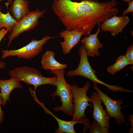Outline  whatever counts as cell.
I'll return each instance as SVG.
<instances>
[{"instance_id":"6da1fadb","label":"cell","mask_w":133,"mask_h":133,"mask_svg":"<svg viewBox=\"0 0 133 133\" xmlns=\"http://www.w3.org/2000/svg\"><path fill=\"white\" fill-rule=\"evenodd\" d=\"M115 1L99 2L97 0H54V14L67 30H75L88 36L95 26L118 12Z\"/></svg>"},{"instance_id":"7a4b0ae2","label":"cell","mask_w":133,"mask_h":133,"mask_svg":"<svg viewBox=\"0 0 133 133\" xmlns=\"http://www.w3.org/2000/svg\"><path fill=\"white\" fill-rule=\"evenodd\" d=\"M51 73L56 75L57 77L55 91L50 94L53 98L57 96L60 98L62 104L60 106L55 107L53 109L55 112L61 111L66 114L73 117L74 112V107L73 102L72 93L70 85L66 81L64 76V69L57 70H50Z\"/></svg>"},{"instance_id":"3957f363","label":"cell","mask_w":133,"mask_h":133,"mask_svg":"<svg viewBox=\"0 0 133 133\" xmlns=\"http://www.w3.org/2000/svg\"><path fill=\"white\" fill-rule=\"evenodd\" d=\"M78 52L80 57L79 65L76 69L68 72L67 73V75L70 76H82L94 83H100L106 86L110 91L116 92H121L127 93L128 92L129 90L128 89L116 85L108 84L99 79L95 74V71L93 69L89 62L87 52L83 44L82 43L80 47Z\"/></svg>"},{"instance_id":"277c9868","label":"cell","mask_w":133,"mask_h":133,"mask_svg":"<svg viewBox=\"0 0 133 133\" xmlns=\"http://www.w3.org/2000/svg\"><path fill=\"white\" fill-rule=\"evenodd\" d=\"M11 77L19 79L29 85H33L35 91L40 85L49 84L56 86L57 77L56 75L51 78L43 76L38 70L30 67L23 66L18 67L8 71Z\"/></svg>"},{"instance_id":"5b68a950","label":"cell","mask_w":133,"mask_h":133,"mask_svg":"<svg viewBox=\"0 0 133 133\" xmlns=\"http://www.w3.org/2000/svg\"><path fill=\"white\" fill-rule=\"evenodd\" d=\"M46 35L39 40H32L28 44L20 49L8 50H2L1 58L3 59L10 56H17L20 59H29L34 57L42 51L43 45L50 39L56 37Z\"/></svg>"},{"instance_id":"8992f818","label":"cell","mask_w":133,"mask_h":133,"mask_svg":"<svg viewBox=\"0 0 133 133\" xmlns=\"http://www.w3.org/2000/svg\"><path fill=\"white\" fill-rule=\"evenodd\" d=\"M90 86V84L87 82L82 88L79 87L74 84L70 85L73 97L74 103V110L72 120L78 121L85 116V113L86 109L88 106L92 107L90 97L87 95V93Z\"/></svg>"},{"instance_id":"52a82bcc","label":"cell","mask_w":133,"mask_h":133,"mask_svg":"<svg viewBox=\"0 0 133 133\" xmlns=\"http://www.w3.org/2000/svg\"><path fill=\"white\" fill-rule=\"evenodd\" d=\"M45 10L41 11L37 9L35 11L30 12L22 19L17 21L12 31L8 36V47L10 46L12 40L17 37L21 33L34 28L39 24L38 20L45 14Z\"/></svg>"},{"instance_id":"ba28073f","label":"cell","mask_w":133,"mask_h":133,"mask_svg":"<svg viewBox=\"0 0 133 133\" xmlns=\"http://www.w3.org/2000/svg\"><path fill=\"white\" fill-rule=\"evenodd\" d=\"M94 88L99 95L102 101L105 105L107 115L111 118H114L116 123L119 125L126 122L125 116L121 111V105L123 100L119 99L117 101L110 98L102 92L98 87L97 83H94Z\"/></svg>"},{"instance_id":"9c48e42d","label":"cell","mask_w":133,"mask_h":133,"mask_svg":"<svg viewBox=\"0 0 133 133\" xmlns=\"http://www.w3.org/2000/svg\"><path fill=\"white\" fill-rule=\"evenodd\" d=\"M90 98L93 107V118L104 128H111L109 122L110 118L107 115L106 110H104L102 101L97 92H93Z\"/></svg>"},{"instance_id":"30bf717a","label":"cell","mask_w":133,"mask_h":133,"mask_svg":"<svg viewBox=\"0 0 133 133\" xmlns=\"http://www.w3.org/2000/svg\"><path fill=\"white\" fill-rule=\"evenodd\" d=\"M130 21L129 17L125 15L120 17L115 15L103 21L100 28L103 31L110 32L112 35L115 36L122 32Z\"/></svg>"},{"instance_id":"8fae6325","label":"cell","mask_w":133,"mask_h":133,"mask_svg":"<svg viewBox=\"0 0 133 133\" xmlns=\"http://www.w3.org/2000/svg\"><path fill=\"white\" fill-rule=\"evenodd\" d=\"M98 24V29L95 33L90 34L88 36H85L80 40L84 45L88 57H94L96 55L99 56L100 54L99 49L103 48V44L101 43L98 37L101 31L100 29V23H99Z\"/></svg>"},{"instance_id":"7c38bea8","label":"cell","mask_w":133,"mask_h":133,"mask_svg":"<svg viewBox=\"0 0 133 133\" xmlns=\"http://www.w3.org/2000/svg\"><path fill=\"white\" fill-rule=\"evenodd\" d=\"M43 108L46 113L51 115L57 122L58 127L55 130V133H75L76 132L74 129V125L78 123H82L84 125L85 128L88 127L90 125L88 119L85 117L83 118L78 121L72 120L69 121H65L57 117L45 106Z\"/></svg>"},{"instance_id":"4fadbf2b","label":"cell","mask_w":133,"mask_h":133,"mask_svg":"<svg viewBox=\"0 0 133 133\" xmlns=\"http://www.w3.org/2000/svg\"><path fill=\"white\" fill-rule=\"evenodd\" d=\"M60 35L64 39V41L60 42L64 55L70 53L72 48L78 44L83 35L82 33L79 31H70L67 29L60 32Z\"/></svg>"},{"instance_id":"5bb4252c","label":"cell","mask_w":133,"mask_h":133,"mask_svg":"<svg viewBox=\"0 0 133 133\" xmlns=\"http://www.w3.org/2000/svg\"><path fill=\"white\" fill-rule=\"evenodd\" d=\"M21 81L19 79L13 77L6 80L0 79V94L3 106H5L8 101H10V95L13 90L22 88Z\"/></svg>"},{"instance_id":"9a60e30c","label":"cell","mask_w":133,"mask_h":133,"mask_svg":"<svg viewBox=\"0 0 133 133\" xmlns=\"http://www.w3.org/2000/svg\"><path fill=\"white\" fill-rule=\"evenodd\" d=\"M29 2L26 0H14L9 8L12 17L16 21L20 20L29 13Z\"/></svg>"},{"instance_id":"2e32d148","label":"cell","mask_w":133,"mask_h":133,"mask_svg":"<svg viewBox=\"0 0 133 133\" xmlns=\"http://www.w3.org/2000/svg\"><path fill=\"white\" fill-rule=\"evenodd\" d=\"M55 53L52 51H47L42 56L41 64L45 70H57L64 69L67 66L66 64H62L55 59Z\"/></svg>"},{"instance_id":"e0dca14e","label":"cell","mask_w":133,"mask_h":133,"mask_svg":"<svg viewBox=\"0 0 133 133\" xmlns=\"http://www.w3.org/2000/svg\"><path fill=\"white\" fill-rule=\"evenodd\" d=\"M1 10L0 5V30L1 28H5L9 33H11L17 21L10 15L8 10L6 14L2 13Z\"/></svg>"},{"instance_id":"ac0fdd59","label":"cell","mask_w":133,"mask_h":133,"mask_svg":"<svg viewBox=\"0 0 133 133\" xmlns=\"http://www.w3.org/2000/svg\"><path fill=\"white\" fill-rule=\"evenodd\" d=\"M130 65L125 55L119 56L114 64L108 66L107 71L110 74L114 75L116 73L123 69L127 66Z\"/></svg>"},{"instance_id":"d6986e66","label":"cell","mask_w":133,"mask_h":133,"mask_svg":"<svg viewBox=\"0 0 133 133\" xmlns=\"http://www.w3.org/2000/svg\"><path fill=\"white\" fill-rule=\"evenodd\" d=\"M90 133H108L109 130L102 127L94 119L89 128Z\"/></svg>"},{"instance_id":"ffe728a7","label":"cell","mask_w":133,"mask_h":133,"mask_svg":"<svg viewBox=\"0 0 133 133\" xmlns=\"http://www.w3.org/2000/svg\"><path fill=\"white\" fill-rule=\"evenodd\" d=\"M130 65L133 64V45L129 46L126 50L125 55Z\"/></svg>"},{"instance_id":"44dd1931","label":"cell","mask_w":133,"mask_h":133,"mask_svg":"<svg viewBox=\"0 0 133 133\" xmlns=\"http://www.w3.org/2000/svg\"><path fill=\"white\" fill-rule=\"evenodd\" d=\"M8 32V30L5 28H3L0 30V43L5 35ZM6 64L2 61H0V69L4 68Z\"/></svg>"},{"instance_id":"7402d4cb","label":"cell","mask_w":133,"mask_h":133,"mask_svg":"<svg viewBox=\"0 0 133 133\" xmlns=\"http://www.w3.org/2000/svg\"><path fill=\"white\" fill-rule=\"evenodd\" d=\"M128 6L127 8L124 10L122 13L123 15H125L128 13L132 12L133 13V0L128 3Z\"/></svg>"},{"instance_id":"603a6c76","label":"cell","mask_w":133,"mask_h":133,"mask_svg":"<svg viewBox=\"0 0 133 133\" xmlns=\"http://www.w3.org/2000/svg\"><path fill=\"white\" fill-rule=\"evenodd\" d=\"M2 103V99L0 94V126L3 122L4 116V112L2 110L1 108Z\"/></svg>"},{"instance_id":"cb8c5ba5","label":"cell","mask_w":133,"mask_h":133,"mask_svg":"<svg viewBox=\"0 0 133 133\" xmlns=\"http://www.w3.org/2000/svg\"><path fill=\"white\" fill-rule=\"evenodd\" d=\"M129 121H130V124L131 125V127L130 130V133H132L133 131V115H131L129 116Z\"/></svg>"},{"instance_id":"d4e9b609","label":"cell","mask_w":133,"mask_h":133,"mask_svg":"<svg viewBox=\"0 0 133 133\" xmlns=\"http://www.w3.org/2000/svg\"><path fill=\"white\" fill-rule=\"evenodd\" d=\"M112 0L113 1L115 0ZM123 0L124 2H127L128 3L132 0Z\"/></svg>"},{"instance_id":"484cf974","label":"cell","mask_w":133,"mask_h":133,"mask_svg":"<svg viewBox=\"0 0 133 133\" xmlns=\"http://www.w3.org/2000/svg\"><path fill=\"white\" fill-rule=\"evenodd\" d=\"M2 0H0V1H1ZM7 1L9 3H11L12 1H13L14 0H7Z\"/></svg>"}]
</instances>
